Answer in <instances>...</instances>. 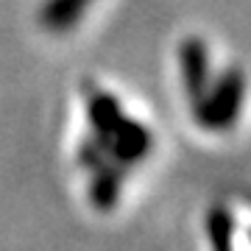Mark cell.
I'll return each mask as SVG.
<instances>
[{
  "instance_id": "1",
  "label": "cell",
  "mask_w": 251,
  "mask_h": 251,
  "mask_svg": "<svg viewBox=\"0 0 251 251\" xmlns=\"http://www.w3.org/2000/svg\"><path fill=\"white\" fill-rule=\"evenodd\" d=\"M87 98V117H90L92 134L78 145V165L90 173L100 168H117L123 171L126 165H134L151 151V131L143 123L126 117L109 92H103L95 84L84 87Z\"/></svg>"
},
{
  "instance_id": "3",
  "label": "cell",
  "mask_w": 251,
  "mask_h": 251,
  "mask_svg": "<svg viewBox=\"0 0 251 251\" xmlns=\"http://www.w3.org/2000/svg\"><path fill=\"white\" fill-rule=\"evenodd\" d=\"M92 0H45L39 9V23L48 31H70L73 25H78V20L84 17V11L90 9Z\"/></svg>"
},
{
  "instance_id": "4",
  "label": "cell",
  "mask_w": 251,
  "mask_h": 251,
  "mask_svg": "<svg viewBox=\"0 0 251 251\" xmlns=\"http://www.w3.org/2000/svg\"><path fill=\"white\" fill-rule=\"evenodd\" d=\"M181 73H184V84H187L193 100L206 92V53L204 45L190 39L181 45Z\"/></svg>"
},
{
  "instance_id": "2",
  "label": "cell",
  "mask_w": 251,
  "mask_h": 251,
  "mask_svg": "<svg viewBox=\"0 0 251 251\" xmlns=\"http://www.w3.org/2000/svg\"><path fill=\"white\" fill-rule=\"evenodd\" d=\"M243 75L237 70L226 73L224 78L218 81L215 87L209 90V95H201L196 98V115L204 126H226L232 123L234 115L240 112V103H243Z\"/></svg>"
}]
</instances>
